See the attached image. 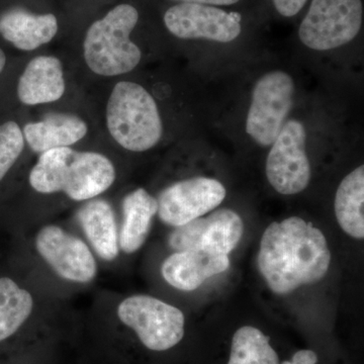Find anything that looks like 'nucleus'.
<instances>
[{
	"instance_id": "f257e3e1",
	"label": "nucleus",
	"mask_w": 364,
	"mask_h": 364,
	"mask_svg": "<svg viewBox=\"0 0 364 364\" xmlns=\"http://www.w3.org/2000/svg\"><path fill=\"white\" fill-rule=\"evenodd\" d=\"M330 263L324 234L301 218L272 223L261 237L258 268L275 294L284 296L320 282Z\"/></svg>"
},
{
	"instance_id": "f03ea898",
	"label": "nucleus",
	"mask_w": 364,
	"mask_h": 364,
	"mask_svg": "<svg viewBox=\"0 0 364 364\" xmlns=\"http://www.w3.org/2000/svg\"><path fill=\"white\" fill-rule=\"evenodd\" d=\"M116 176L114 164L105 155L62 147L40 155L28 181L37 193H64L75 202H87L111 188Z\"/></svg>"
},
{
	"instance_id": "7ed1b4c3",
	"label": "nucleus",
	"mask_w": 364,
	"mask_h": 364,
	"mask_svg": "<svg viewBox=\"0 0 364 364\" xmlns=\"http://www.w3.org/2000/svg\"><path fill=\"white\" fill-rule=\"evenodd\" d=\"M138 21L135 7L119 4L90 26L83 49L86 64L91 71L97 75L117 76L138 66L142 53L130 39Z\"/></svg>"
},
{
	"instance_id": "20e7f679",
	"label": "nucleus",
	"mask_w": 364,
	"mask_h": 364,
	"mask_svg": "<svg viewBox=\"0 0 364 364\" xmlns=\"http://www.w3.org/2000/svg\"><path fill=\"white\" fill-rule=\"evenodd\" d=\"M107 126L114 140L132 152H145L161 140L163 124L156 102L143 86L122 81L107 105Z\"/></svg>"
},
{
	"instance_id": "39448f33",
	"label": "nucleus",
	"mask_w": 364,
	"mask_h": 364,
	"mask_svg": "<svg viewBox=\"0 0 364 364\" xmlns=\"http://www.w3.org/2000/svg\"><path fill=\"white\" fill-rule=\"evenodd\" d=\"M361 0H312L299 37L306 47L329 51L352 42L363 26Z\"/></svg>"
},
{
	"instance_id": "423d86ee",
	"label": "nucleus",
	"mask_w": 364,
	"mask_h": 364,
	"mask_svg": "<svg viewBox=\"0 0 364 364\" xmlns=\"http://www.w3.org/2000/svg\"><path fill=\"white\" fill-rule=\"evenodd\" d=\"M294 90V79L284 71H270L258 79L246 117V133L254 142L272 145L293 109Z\"/></svg>"
},
{
	"instance_id": "0eeeda50",
	"label": "nucleus",
	"mask_w": 364,
	"mask_h": 364,
	"mask_svg": "<svg viewBox=\"0 0 364 364\" xmlns=\"http://www.w3.org/2000/svg\"><path fill=\"white\" fill-rule=\"evenodd\" d=\"M306 129L291 119L272 145L267 160L270 186L280 195L291 196L305 191L311 181V165L306 152Z\"/></svg>"
},
{
	"instance_id": "6e6552de",
	"label": "nucleus",
	"mask_w": 364,
	"mask_h": 364,
	"mask_svg": "<svg viewBox=\"0 0 364 364\" xmlns=\"http://www.w3.org/2000/svg\"><path fill=\"white\" fill-rule=\"evenodd\" d=\"M35 247L60 279L90 284L97 277V261L90 245L61 227L47 225L41 228L36 235Z\"/></svg>"
},
{
	"instance_id": "1a4fd4ad",
	"label": "nucleus",
	"mask_w": 364,
	"mask_h": 364,
	"mask_svg": "<svg viewBox=\"0 0 364 364\" xmlns=\"http://www.w3.org/2000/svg\"><path fill=\"white\" fill-rule=\"evenodd\" d=\"M226 198L221 182L193 177L171 184L157 198V214L165 225L181 227L219 207Z\"/></svg>"
},
{
	"instance_id": "9d476101",
	"label": "nucleus",
	"mask_w": 364,
	"mask_h": 364,
	"mask_svg": "<svg viewBox=\"0 0 364 364\" xmlns=\"http://www.w3.org/2000/svg\"><path fill=\"white\" fill-rule=\"evenodd\" d=\"M167 30L182 40L231 43L242 32L241 16L219 7L181 2L164 14Z\"/></svg>"
},
{
	"instance_id": "9b49d317",
	"label": "nucleus",
	"mask_w": 364,
	"mask_h": 364,
	"mask_svg": "<svg viewBox=\"0 0 364 364\" xmlns=\"http://www.w3.org/2000/svg\"><path fill=\"white\" fill-rule=\"evenodd\" d=\"M243 233L240 215L229 208H221L207 218H198L174 228L168 244L174 251L208 248L229 255L240 243Z\"/></svg>"
},
{
	"instance_id": "f8f14e48",
	"label": "nucleus",
	"mask_w": 364,
	"mask_h": 364,
	"mask_svg": "<svg viewBox=\"0 0 364 364\" xmlns=\"http://www.w3.org/2000/svg\"><path fill=\"white\" fill-rule=\"evenodd\" d=\"M229 255L214 249L198 248L176 251L162 263L165 282L182 291H193L205 280L226 272Z\"/></svg>"
},
{
	"instance_id": "ddd939ff",
	"label": "nucleus",
	"mask_w": 364,
	"mask_h": 364,
	"mask_svg": "<svg viewBox=\"0 0 364 364\" xmlns=\"http://www.w3.org/2000/svg\"><path fill=\"white\" fill-rule=\"evenodd\" d=\"M65 92L63 68L56 57L33 59L21 74L18 85V100L26 105L56 102Z\"/></svg>"
},
{
	"instance_id": "4468645a",
	"label": "nucleus",
	"mask_w": 364,
	"mask_h": 364,
	"mask_svg": "<svg viewBox=\"0 0 364 364\" xmlns=\"http://www.w3.org/2000/svg\"><path fill=\"white\" fill-rule=\"evenodd\" d=\"M77 221L100 259L112 262L119 257V227L111 203L98 198L87 200L78 210Z\"/></svg>"
},
{
	"instance_id": "2eb2a0df",
	"label": "nucleus",
	"mask_w": 364,
	"mask_h": 364,
	"mask_svg": "<svg viewBox=\"0 0 364 364\" xmlns=\"http://www.w3.org/2000/svg\"><path fill=\"white\" fill-rule=\"evenodd\" d=\"M58 32V21L52 14H33L13 9L0 16V35L23 51H33L51 42Z\"/></svg>"
},
{
	"instance_id": "dca6fc26",
	"label": "nucleus",
	"mask_w": 364,
	"mask_h": 364,
	"mask_svg": "<svg viewBox=\"0 0 364 364\" xmlns=\"http://www.w3.org/2000/svg\"><path fill=\"white\" fill-rule=\"evenodd\" d=\"M157 198L146 189L136 188L124 196L122 203L121 227L119 228V250L134 254L147 241L153 218L157 214Z\"/></svg>"
},
{
	"instance_id": "f3484780",
	"label": "nucleus",
	"mask_w": 364,
	"mask_h": 364,
	"mask_svg": "<svg viewBox=\"0 0 364 364\" xmlns=\"http://www.w3.org/2000/svg\"><path fill=\"white\" fill-rule=\"evenodd\" d=\"M23 134L31 149L42 154L77 143L87 134V124L73 114H54L38 123L26 124Z\"/></svg>"
},
{
	"instance_id": "a211bd4d",
	"label": "nucleus",
	"mask_w": 364,
	"mask_h": 364,
	"mask_svg": "<svg viewBox=\"0 0 364 364\" xmlns=\"http://www.w3.org/2000/svg\"><path fill=\"white\" fill-rule=\"evenodd\" d=\"M335 215L345 233L364 238V166L360 165L344 177L335 196Z\"/></svg>"
},
{
	"instance_id": "6ab92c4d",
	"label": "nucleus",
	"mask_w": 364,
	"mask_h": 364,
	"mask_svg": "<svg viewBox=\"0 0 364 364\" xmlns=\"http://www.w3.org/2000/svg\"><path fill=\"white\" fill-rule=\"evenodd\" d=\"M35 299L9 277L0 279V344L9 341L28 324Z\"/></svg>"
},
{
	"instance_id": "aec40b11",
	"label": "nucleus",
	"mask_w": 364,
	"mask_h": 364,
	"mask_svg": "<svg viewBox=\"0 0 364 364\" xmlns=\"http://www.w3.org/2000/svg\"><path fill=\"white\" fill-rule=\"evenodd\" d=\"M269 336L253 326H243L234 333L227 364H279Z\"/></svg>"
},
{
	"instance_id": "412c9836",
	"label": "nucleus",
	"mask_w": 364,
	"mask_h": 364,
	"mask_svg": "<svg viewBox=\"0 0 364 364\" xmlns=\"http://www.w3.org/2000/svg\"><path fill=\"white\" fill-rule=\"evenodd\" d=\"M25 148V136L14 122L0 126V181L14 166Z\"/></svg>"
},
{
	"instance_id": "4be33fe9",
	"label": "nucleus",
	"mask_w": 364,
	"mask_h": 364,
	"mask_svg": "<svg viewBox=\"0 0 364 364\" xmlns=\"http://www.w3.org/2000/svg\"><path fill=\"white\" fill-rule=\"evenodd\" d=\"M14 364H57L54 339L35 340Z\"/></svg>"
},
{
	"instance_id": "5701e85b",
	"label": "nucleus",
	"mask_w": 364,
	"mask_h": 364,
	"mask_svg": "<svg viewBox=\"0 0 364 364\" xmlns=\"http://www.w3.org/2000/svg\"><path fill=\"white\" fill-rule=\"evenodd\" d=\"M272 2L280 16L291 18L304 9L308 0H272Z\"/></svg>"
},
{
	"instance_id": "b1692460",
	"label": "nucleus",
	"mask_w": 364,
	"mask_h": 364,
	"mask_svg": "<svg viewBox=\"0 0 364 364\" xmlns=\"http://www.w3.org/2000/svg\"><path fill=\"white\" fill-rule=\"evenodd\" d=\"M318 356L312 349H301L294 352V355L279 364H318Z\"/></svg>"
},
{
	"instance_id": "393cba45",
	"label": "nucleus",
	"mask_w": 364,
	"mask_h": 364,
	"mask_svg": "<svg viewBox=\"0 0 364 364\" xmlns=\"http://www.w3.org/2000/svg\"><path fill=\"white\" fill-rule=\"evenodd\" d=\"M176 1L188 2V4H205V6H233L240 0H176Z\"/></svg>"
},
{
	"instance_id": "a878e982",
	"label": "nucleus",
	"mask_w": 364,
	"mask_h": 364,
	"mask_svg": "<svg viewBox=\"0 0 364 364\" xmlns=\"http://www.w3.org/2000/svg\"><path fill=\"white\" fill-rule=\"evenodd\" d=\"M6 57L4 52L0 49V73H1L2 70H4V66H6Z\"/></svg>"
},
{
	"instance_id": "bb28decb",
	"label": "nucleus",
	"mask_w": 364,
	"mask_h": 364,
	"mask_svg": "<svg viewBox=\"0 0 364 364\" xmlns=\"http://www.w3.org/2000/svg\"><path fill=\"white\" fill-rule=\"evenodd\" d=\"M83 364H90V363H83Z\"/></svg>"
}]
</instances>
